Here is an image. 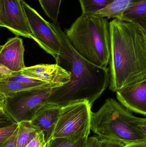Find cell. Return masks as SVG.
<instances>
[{"mask_svg":"<svg viewBox=\"0 0 146 147\" xmlns=\"http://www.w3.org/2000/svg\"><path fill=\"white\" fill-rule=\"evenodd\" d=\"M50 24L62 45L56 62L71 74V80L54 88L48 103L64 107L87 101L92 107L110 84L109 69L97 66L82 57L69 43L60 23L57 22Z\"/></svg>","mask_w":146,"mask_h":147,"instance_id":"obj_1","label":"cell"},{"mask_svg":"<svg viewBox=\"0 0 146 147\" xmlns=\"http://www.w3.org/2000/svg\"><path fill=\"white\" fill-rule=\"evenodd\" d=\"M110 90L146 79V34L135 23L115 19L110 22Z\"/></svg>","mask_w":146,"mask_h":147,"instance_id":"obj_2","label":"cell"},{"mask_svg":"<svg viewBox=\"0 0 146 147\" xmlns=\"http://www.w3.org/2000/svg\"><path fill=\"white\" fill-rule=\"evenodd\" d=\"M65 33L82 57L97 66L107 68L111 53L110 22L107 18L81 14Z\"/></svg>","mask_w":146,"mask_h":147,"instance_id":"obj_3","label":"cell"},{"mask_svg":"<svg viewBox=\"0 0 146 147\" xmlns=\"http://www.w3.org/2000/svg\"><path fill=\"white\" fill-rule=\"evenodd\" d=\"M136 117L118 100L108 98L97 111L92 112L91 129L100 139L115 140L125 145L146 142L134 127Z\"/></svg>","mask_w":146,"mask_h":147,"instance_id":"obj_4","label":"cell"},{"mask_svg":"<svg viewBox=\"0 0 146 147\" xmlns=\"http://www.w3.org/2000/svg\"><path fill=\"white\" fill-rule=\"evenodd\" d=\"M60 86L52 84L19 92L8 96L0 95V109L17 123L31 121L39 110L48 103L54 88Z\"/></svg>","mask_w":146,"mask_h":147,"instance_id":"obj_5","label":"cell"},{"mask_svg":"<svg viewBox=\"0 0 146 147\" xmlns=\"http://www.w3.org/2000/svg\"><path fill=\"white\" fill-rule=\"evenodd\" d=\"M91 107L87 101L63 107L52 139L64 138L77 142L88 138L91 129Z\"/></svg>","mask_w":146,"mask_h":147,"instance_id":"obj_6","label":"cell"},{"mask_svg":"<svg viewBox=\"0 0 146 147\" xmlns=\"http://www.w3.org/2000/svg\"><path fill=\"white\" fill-rule=\"evenodd\" d=\"M21 3L32 33V39L55 59L61 51L62 45L50 22L25 2L22 0Z\"/></svg>","mask_w":146,"mask_h":147,"instance_id":"obj_7","label":"cell"},{"mask_svg":"<svg viewBox=\"0 0 146 147\" xmlns=\"http://www.w3.org/2000/svg\"><path fill=\"white\" fill-rule=\"evenodd\" d=\"M22 0H0V26L16 36L32 38V33Z\"/></svg>","mask_w":146,"mask_h":147,"instance_id":"obj_8","label":"cell"},{"mask_svg":"<svg viewBox=\"0 0 146 147\" xmlns=\"http://www.w3.org/2000/svg\"><path fill=\"white\" fill-rule=\"evenodd\" d=\"M18 73L45 83L61 86L71 80V74L57 63L26 67Z\"/></svg>","mask_w":146,"mask_h":147,"instance_id":"obj_9","label":"cell"},{"mask_svg":"<svg viewBox=\"0 0 146 147\" xmlns=\"http://www.w3.org/2000/svg\"><path fill=\"white\" fill-rule=\"evenodd\" d=\"M116 92L117 100L127 109L146 116V79Z\"/></svg>","mask_w":146,"mask_h":147,"instance_id":"obj_10","label":"cell"},{"mask_svg":"<svg viewBox=\"0 0 146 147\" xmlns=\"http://www.w3.org/2000/svg\"><path fill=\"white\" fill-rule=\"evenodd\" d=\"M24 52L22 39L18 36L9 38L0 47V64L13 72H19L26 67L24 63Z\"/></svg>","mask_w":146,"mask_h":147,"instance_id":"obj_11","label":"cell"},{"mask_svg":"<svg viewBox=\"0 0 146 147\" xmlns=\"http://www.w3.org/2000/svg\"><path fill=\"white\" fill-rule=\"evenodd\" d=\"M62 108L47 104L39 110L31 121L36 128L43 132L47 144L53 138Z\"/></svg>","mask_w":146,"mask_h":147,"instance_id":"obj_12","label":"cell"},{"mask_svg":"<svg viewBox=\"0 0 146 147\" xmlns=\"http://www.w3.org/2000/svg\"><path fill=\"white\" fill-rule=\"evenodd\" d=\"M45 82L25 83L15 81L0 80V95L8 96L16 92L52 84Z\"/></svg>","mask_w":146,"mask_h":147,"instance_id":"obj_13","label":"cell"},{"mask_svg":"<svg viewBox=\"0 0 146 147\" xmlns=\"http://www.w3.org/2000/svg\"><path fill=\"white\" fill-rule=\"evenodd\" d=\"M131 0H115L98 11L94 16L107 19H119L131 3Z\"/></svg>","mask_w":146,"mask_h":147,"instance_id":"obj_14","label":"cell"},{"mask_svg":"<svg viewBox=\"0 0 146 147\" xmlns=\"http://www.w3.org/2000/svg\"><path fill=\"white\" fill-rule=\"evenodd\" d=\"M144 17H146V0H131L130 5L119 20L132 22Z\"/></svg>","mask_w":146,"mask_h":147,"instance_id":"obj_15","label":"cell"},{"mask_svg":"<svg viewBox=\"0 0 146 147\" xmlns=\"http://www.w3.org/2000/svg\"><path fill=\"white\" fill-rule=\"evenodd\" d=\"M19 124L17 147H26L41 131L31 121L22 122Z\"/></svg>","mask_w":146,"mask_h":147,"instance_id":"obj_16","label":"cell"},{"mask_svg":"<svg viewBox=\"0 0 146 147\" xmlns=\"http://www.w3.org/2000/svg\"><path fill=\"white\" fill-rule=\"evenodd\" d=\"M82 15L94 16L110 3L107 0H79Z\"/></svg>","mask_w":146,"mask_h":147,"instance_id":"obj_17","label":"cell"},{"mask_svg":"<svg viewBox=\"0 0 146 147\" xmlns=\"http://www.w3.org/2000/svg\"><path fill=\"white\" fill-rule=\"evenodd\" d=\"M46 15L52 21L57 22L62 0H39Z\"/></svg>","mask_w":146,"mask_h":147,"instance_id":"obj_18","label":"cell"},{"mask_svg":"<svg viewBox=\"0 0 146 147\" xmlns=\"http://www.w3.org/2000/svg\"><path fill=\"white\" fill-rule=\"evenodd\" d=\"M87 139L73 142L67 138H54L47 143L46 147H85Z\"/></svg>","mask_w":146,"mask_h":147,"instance_id":"obj_19","label":"cell"},{"mask_svg":"<svg viewBox=\"0 0 146 147\" xmlns=\"http://www.w3.org/2000/svg\"><path fill=\"white\" fill-rule=\"evenodd\" d=\"M19 123H15L11 125L1 127L0 128V146L13 135L15 132L17 130V129L19 128Z\"/></svg>","mask_w":146,"mask_h":147,"instance_id":"obj_20","label":"cell"},{"mask_svg":"<svg viewBox=\"0 0 146 147\" xmlns=\"http://www.w3.org/2000/svg\"><path fill=\"white\" fill-rule=\"evenodd\" d=\"M134 127L146 142V118L136 117L134 121Z\"/></svg>","mask_w":146,"mask_h":147,"instance_id":"obj_21","label":"cell"},{"mask_svg":"<svg viewBox=\"0 0 146 147\" xmlns=\"http://www.w3.org/2000/svg\"><path fill=\"white\" fill-rule=\"evenodd\" d=\"M47 144L43 133L41 131L26 147H46Z\"/></svg>","mask_w":146,"mask_h":147,"instance_id":"obj_22","label":"cell"},{"mask_svg":"<svg viewBox=\"0 0 146 147\" xmlns=\"http://www.w3.org/2000/svg\"><path fill=\"white\" fill-rule=\"evenodd\" d=\"M125 145L118 141L99 138V147H124Z\"/></svg>","mask_w":146,"mask_h":147,"instance_id":"obj_23","label":"cell"},{"mask_svg":"<svg viewBox=\"0 0 146 147\" xmlns=\"http://www.w3.org/2000/svg\"><path fill=\"white\" fill-rule=\"evenodd\" d=\"M15 123H17L3 110L0 109V123L1 127L11 125Z\"/></svg>","mask_w":146,"mask_h":147,"instance_id":"obj_24","label":"cell"},{"mask_svg":"<svg viewBox=\"0 0 146 147\" xmlns=\"http://www.w3.org/2000/svg\"><path fill=\"white\" fill-rule=\"evenodd\" d=\"M18 130L19 128L17 129L13 135L1 145L0 147H17Z\"/></svg>","mask_w":146,"mask_h":147,"instance_id":"obj_25","label":"cell"},{"mask_svg":"<svg viewBox=\"0 0 146 147\" xmlns=\"http://www.w3.org/2000/svg\"><path fill=\"white\" fill-rule=\"evenodd\" d=\"M85 147H99V138L98 136L88 137Z\"/></svg>","mask_w":146,"mask_h":147,"instance_id":"obj_26","label":"cell"},{"mask_svg":"<svg viewBox=\"0 0 146 147\" xmlns=\"http://www.w3.org/2000/svg\"><path fill=\"white\" fill-rule=\"evenodd\" d=\"M132 22L135 23L146 34V17L139 18Z\"/></svg>","mask_w":146,"mask_h":147,"instance_id":"obj_27","label":"cell"},{"mask_svg":"<svg viewBox=\"0 0 146 147\" xmlns=\"http://www.w3.org/2000/svg\"><path fill=\"white\" fill-rule=\"evenodd\" d=\"M13 71L4 65L0 64V80L9 76Z\"/></svg>","mask_w":146,"mask_h":147,"instance_id":"obj_28","label":"cell"},{"mask_svg":"<svg viewBox=\"0 0 146 147\" xmlns=\"http://www.w3.org/2000/svg\"><path fill=\"white\" fill-rule=\"evenodd\" d=\"M124 147H146V142H141L127 144L125 145Z\"/></svg>","mask_w":146,"mask_h":147,"instance_id":"obj_29","label":"cell"},{"mask_svg":"<svg viewBox=\"0 0 146 147\" xmlns=\"http://www.w3.org/2000/svg\"><path fill=\"white\" fill-rule=\"evenodd\" d=\"M107 1H108L109 2V3H111L112 2L114 1H115V0H107Z\"/></svg>","mask_w":146,"mask_h":147,"instance_id":"obj_30","label":"cell"}]
</instances>
